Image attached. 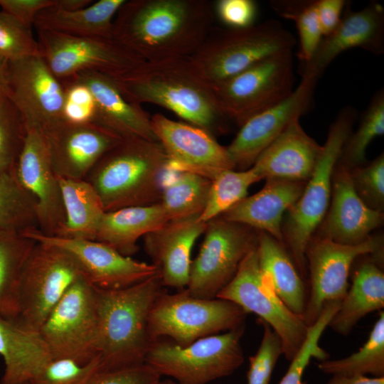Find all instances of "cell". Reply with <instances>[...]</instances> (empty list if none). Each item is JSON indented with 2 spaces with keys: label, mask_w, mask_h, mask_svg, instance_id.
Wrapping results in <instances>:
<instances>
[{
  "label": "cell",
  "mask_w": 384,
  "mask_h": 384,
  "mask_svg": "<svg viewBox=\"0 0 384 384\" xmlns=\"http://www.w3.org/2000/svg\"><path fill=\"white\" fill-rule=\"evenodd\" d=\"M206 228V223L198 217L170 220L144 236L145 252L158 269L164 287L178 290L187 287L192 249Z\"/></svg>",
  "instance_id": "obj_24"
},
{
  "label": "cell",
  "mask_w": 384,
  "mask_h": 384,
  "mask_svg": "<svg viewBox=\"0 0 384 384\" xmlns=\"http://www.w3.org/2000/svg\"><path fill=\"white\" fill-rule=\"evenodd\" d=\"M384 134V92L379 90L371 100L357 130L346 141L339 162L349 169L366 161V149L377 137Z\"/></svg>",
  "instance_id": "obj_39"
},
{
  "label": "cell",
  "mask_w": 384,
  "mask_h": 384,
  "mask_svg": "<svg viewBox=\"0 0 384 384\" xmlns=\"http://www.w3.org/2000/svg\"><path fill=\"white\" fill-rule=\"evenodd\" d=\"M346 4L344 0L315 1L317 19L324 37L331 34L338 26Z\"/></svg>",
  "instance_id": "obj_51"
},
{
  "label": "cell",
  "mask_w": 384,
  "mask_h": 384,
  "mask_svg": "<svg viewBox=\"0 0 384 384\" xmlns=\"http://www.w3.org/2000/svg\"><path fill=\"white\" fill-rule=\"evenodd\" d=\"M38 230L36 202L15 171L0 173V230L23 233Z\"/></svg>",
  "instance_id": "obj_37"
},
{
  "label": "cell",
  "mask_w": 384,
  "mask_h": 384,
  "mask_svg": "<svg viewBox=\"0 0 384 384\" xmlns=\"http://www.w3.org/2000/svg\"><path fill=\"white\" fill-rule=\"evenodd\" d=\"M213 4L206 0L125 1L113 37L144 61L192 55L209 36Z\"/></svg>",
  "instance_id": "obj_1"
},
{
  "label": "cell",
  "mask_w": 384,
  "mask_h": 384,
  "mask_svg": "<svg viewBox=\"0 0 384 384\" xmlns=\"http://www.w3.org/2000/svg\"><path fill=\"white\" fill-rule=\"evenodd\" d=\"M99 371L98 356L86 363L70 358H53L26 384H86Z\"/></svg>",
  "instance_id": "obj_44"
},
{
  "label": "cell",
  "mask_w": 384,
  "mask_h": 384,
  "mask_svg": "<svg viewBox=\"0 0 384 384\" xmlns=\"http://www.w3.org/2000/svg\"><path fill=\"white\" fill-rule=\"evenodd\" d=\"M215 13L228 28H243L255 24L257 7L252 0H219Z\"/></svg>",
  "instance_id": "obj_49"
},
{
  "label": "cell",
  "mask_w": 384,
  "mask_h": 384,
  "mask_svg": "<svg viewBox=\"0 0 384 384\" xmlns=\"http://www.w3.org/2000/svg\"><path fill=\"white\" fill-rule=\"evenodd\" d=\"M261 178L252 166L225 170L211 181L206 204L199 220L203 223L220 216L247 196L249 188Z\"/></svg>",
  "instance_id": "obj_38"
},
{
  "label": "cell",
  "mask_w": 384,
  "mask_h": 384,
  "mask_svg": "<svg viewBox=\"0 0 384 384\" xmlns=\"http://www.w3.org/2000/svg\"><path fill=\"white\" fill-rule=\"evenodd\" d=\"M323 150L302 128L299 119L293 121L259 156L252 167L261 179L308 181Z\"/></svg>",
  "instance_id": "obj_26"
},
{
  "label": "cell",
  "mask_w": 384,
  "mask_h": 384,
  "mask_svg": "<svg viewBox=\"0 0 384 384\" xmlns=\"http://www.w3.org/2000/svg\"><path fill=\"white\" fill-rule=\"evenodd\" d=\"M95 289L98 311L97 356L101 371L144 363L152 343L148 334L149 311L164 292L159 271L153 277L127 287Z\"/></svg>",
  "instance_id": "obj_3"
},
{
  "label": "cell",
  "mask_w": 384,
  "mask_h": 384,
  "mask_svg": "<svg viewBox=\"0 0 384 384\" xmlns=\"http://www.w3.org/2000/svg\"><path fill=\"white\" fill-rule=\"evenodd\" d=\"M0 356L5 366L1 384H26L53 359L39 331L6 317H0Z\"/></svg>",
  "instance_id": "obj_28"
},
{
  "label": "cell",
  "mask_w": 384,
  "mask_h": 384,
  "mask_svg": "<svg viewBox=\"0 0 384 384\" xmlns=\"http://www.w3.org/2000/svg\"><path fill=\"white\" fill-rule=\"evenodd\" d=\"M281 242L266 233H258L257 251L260 269L284 304L302 317L307 291L302 274Z\"/></svg>",
  "instance_id": "obj_31"
},
{
  "label": "cell",
  "mask_w": 384,
  "mask_h": 384,
  "mask_svg": "<svg viewBox=\"0 0 384 384\" xmlns=\"http://www.w3.org/2000/svg\"><path fill=\"white\" fill-rule=\"evenodd\" d=\"M383 240L370 236L358 245H343L318 236L312 237L305 252L309 270V289L302 316L312 325L325 306L341 302L348 289V277L353 262L361 256H383Z\"/></svg>",
  "instance_id": "obj_16"
},
{
  "label": "cell",
  "mask_w": 384,
  "mask_h": 384,
  "mask_svg": "<svg viewBox=\"0 0 384 384\" xmlns=\"http://www.w3.org/2000/svg\"><path fill=\"white\" fill-rule=\"evenodd\" d=\"M35 244L22 233L0 230V317L18 315L20 277Z\"/></svg>",
  "instance_id": "obj_34"
},
{
  "label": "cell",
  "mask_w": 384,
  "mask_h": 384,
  "mask_svg": "<svg viewBox=\"0 0 384 384\" xmlns=\"http://www.w3.org/2000/svg\"><path fill=\"white\" fill-rule=\"evenodd\" d=\"M37 55H41L39 46L32 28L0 11V60L12 62Z\"/></svg>",
  "instance_id": "obj_43"
},
{
  "label": "cell",
  "mask_w": 384,
  "mask_h": 384,
  "mask_svg": "<svg viewBox=\"0 0 384 384\" xmlns=\"http://www.w3.org/2000/svg\"><path fill=\"white\" fill-rule=\"evenodd\" d=\"M356 110H342L331 124L326 143L311 178L282 223L283 241L302 277L306 272L305 252L314 231L322 223L331 195V181L343 145L351 134Z\"/></svg>",
  "instance_id": "obj_5"
},
{
  "label": "cell",
  "mask_w": 384,
  "mask_h": 384,
  "mask_svg": "<svg viewBox=\"0 0 384 384\" xmlns=\"http://www.w3.org/2000/svg\"><path fill=\"white\" fill-rule=\"evenodd\" d=\"M14 171L36 200L38 230L57 236L65 223V208L58 176L52 166L46 138L39 132L26 129Z\"/></svg>",
  "instance_id": "obj_20"
},
{
  "label": "cell",
  "mask_w": 384,
  "mask_h": 384,
  "mask_svg": "<svg viewBox=\"0 0 384 384\" xmlns=\"http://www.w3.org/2000/svg\"><path fill=\"white\" fill-rule=\"evenodd\" d=\"M58 176L85 179L100 158L122 139L95 122H63L44 136Z\"/></svg>",
  "instance_id": "obj_21"
},
{
  "label": "cell",
  "mask_w": 384,
  "mask_h": 384,
  "mask_svg": "<svg viewBox=\"0 0 384 384\" xmlns=\"http://www.w3.org/2000/svg\"><path fill=\"white\" fill-rule=\"evenodd\" d=\"M347 4L338 26L322 38L311 58L304 63L303 72L320 78L339 54L351 48H361L375 55L383 53V6L373 2L359 11H352Z\"/></svg>",
  "instance_id": "obj_23"
},
{
  "label": "cell",
  "mask_w": 384,
  "mask_h": 384,
  "mask_svg": "<svg viewBox=\"0 0 384 384\" xmlns=\"http://www.w3.org/2000/svg\"><path fill=\"white\" fill-rule=\"evenodd\" d=\"M356 192L371 209H384V156H378L369 164L350 169Z\"/></svg>",
  "instance_id": "obj_45"
},
{
  "label": "cell",
  "mask_w": 384,
  "mask_h": 384,
  "mask_svg": "<svg viewBox=\"0 0 384 384\" xmlns=\"http://www.w3.org/2000/svg\"><path fill=\"white\" fill-rule=\"evenodd\" d=\"M65 220L57 237L95 240L105 213L101 199L93 186L85 179L58 176Z\"/></svg>",
  "instance_id": "obj_33"
},
{
  "label": "cell",
  "mask_w": 384,
  "mask_h": 384,
  "mask_svg": "<svg viewBox=\"0 0 384 384\" xmlns=\"http://www.w3.org/2000/svg\"><path fill=\"white\" fill-rule=\"evenodd\" d=\"M4 84L26 129L46 136L65 122L63 85L41 55L5 62Z\"/></svg>",
  "instance_id": "obj_15"
},
{
  "label": "cell",
  "mask_w": 384,
  "mask_h": 384,
  "mask_svg": "<svg viewBox=\"0 0 384 384\" xmlns=\"http://www.w3.org/2000/svg\"><path fill=\"white\" fill-rule=\"evenodd\" d=\"M326 384H384V377L336 374Z\"/></svg>",
  "instance_id": "obj_52"
},
{
  "label": "cell",
  "mask_w": 384,
  "mask_h": 384,
  "mask_svg": "<svg viewBox=\"0 0 384 384\" xmlns=\"http://www.w3.org/2000/svg\"><path fill=\"white\" fill-rule=\"evenodd\" d=\"M271 6L279 16L295 23L299 43L297 57L304 63H307L323 38L315 1H273Z\"/></svg>",
  "instance_id": "obj_40"
},
{
  "label": "cell",
  "mask_w": 384,
  "mask_h": 384,
  "mask_svg": "<svg viewBox=\"0 0 384 384\" xmlns=\"http://www.w3.org/2000/svg\"><path fill=\"white\" fill-rule=\"evenodd\" d=\"M296 43L279 21L270 19L243 28L219 29L189 58L213 86L267 58L292 50Z\"/></svg>",
  "instance_id": "obj_6"
},
{
  "label": "cell",
  "mask_w": 384,
  "mask_h": 384,
  "mask_svg": "<svg viewBox=\"0 0 384 384\" xmlns=\"http://www.w3.org/2000/svg\"><path fill=\"white\" fill-rule=\"evenodd\" d=\"M219 216L206 223L200 250L191 262L186 290L192 296L215 299L233 278L257 243L258 233Z\"/></svg>",
  "instance_id": "obj_14"
},
{
  "label": "cell",
  "mask_w": 384,
  "mask_h": 384,
  "mask_svg": "<svg viewBox=\"0 0 384 384\" xmlns=\"http://www.w3.org/2000/svg\"><path fill=\"white\" fill-rule=\"evenodd\" d=\"M263 327L262 338L256 353L249 358L247 384H269L274 366L282 354V344L277 333L258 319Z\"/></svg>",
  "instance_id": "obj_46"
},
{
  "label": "cell",
  "mask_w": 384,
  "mask_h": 384,
  "mask_svg": "<svg viewBox=\"0 0 384 384\" xmlns=\"http://www.w3.org/2000/svg\"><path fill=\"white\" fill-rule=\"evenodd\" d=\"M61 83L64 87V120L73 124L95 122L97 107L89 88L83 83L73 80Z\"/></svg>",
  "instance_id": "obj_47"
},
{
  "label": "cell",
  "mask_w": 384,
  "mask_h": 384,
  "mask_svg": "<svg viewBox=\"0 0 384 384\" xmlns=\"http://www.w3.org/2000/svg\"><path fill=\"white\" fill-rule=\"evenodd\" d=\"M125 1L100 0L72 11L53 4L38 13L33 27L75 36L112 38L114 18Z\"/></svg>",
  "instance_id": "obj_32"
},
{
  "label": "cell",
  "mask_w": 384,
  "mask_h": 384,
  "mask_svg": "<svg viewBox=\"0 0 384 384\" xmlns=\"http://www.w3.org/2000/svg\"><path fill=\"white\" fill-rule=\"evenodd\" d=\"M162 186L159 203L169 221L200 218L208 198L211 181L202 176L177 172Z\"/></svg>",
  "instance_id": "obj_35"
},
{
  "label": "cell",
  "mask_w": 384,
  "mask_h": 384,
  "mask_svg": "<svg viewBox=\"0 0 384 384\" xmlns=\"http://www.w3.org/2000/svg\"><path fill=\"white\" fill-rule=\"evenodd\" d=\"M114 80L124 97L134 105L162 107L211 134L227 129L228 119L212 87L189 57L144 61Z\"/></svg>",
  "instance_id": "obj_2"
},
{
  "label": "cell",
  "mask_w": 384,
  "mask_h": 384,
  "mask_svg": "<svg viewBox=\"0 0 384 384\" xmlns=\"http://www.w3.org/2000/svg\"><path fill=\"white\" fill-rule=\"evenodd\" d=\"M168 221L159 203L105 212L95 240L131 257L139 250L137 242L141 237L159 229Z\"/></svg>",
  "instance_id": "obj_30"
},
{
  "label": "cell",
  "mask_w": 384,
  "mask_h": 384,
  "mask_svg": "<svg viewBox=\"0 0 384 384\" xmlns=\"http://www.w3.org/2000/svg\"><path fill=\"white\" fill-rule=\"evenodd\" d=\"M81 277H85L81 268L68 252L36 242L21 271L16 319L38 331L53 307Z\"/></svg>",
  "instance_id": "obj_10"
},
{
  "label": "cell",
  "mask_w": 384,
  "mask_h": 384,
  "mask_svg": "<svg viewBox=\"0 0 384 384\" xmlns=\"http://www.w3.org/2000/svg\"><path fill=\"white\" fill-rule=\"evenodd\" d=\"M22 234L35 242L53 245L68 252L79 264L85 278L99 289L127 287L158 272V269L153 264L124 256L96 240L48 236L37 229Z\"/></svg>",
  "instance_id": "obj_18"
},
{
  "label": "cell",
  "mask_w": 384,
  "mask_h": 384,
  "mask_svg": "<svg viewBox=\"0 0 384 384\" xmlns=\"http://www.w3.org/2000/svg\"><path fill=\"white\" fill-rule=\"evenodd\" d=\"M247 314L235 303L192 296L183 289L174 294L163 292L149 314L148 334L153 343L163 337L180 346L245 325Z\"/></svg>",
  "instance_id": "obj_7"
},
{
  "label": "cell",
  "mask_w": 384,
  "mask_h": 384,
  "mask_svg": "<svg viewBox=\"0 0 384 384\" xmlns=\"http://www.w3.org/2000/svg\"><path fill=\"white\" fill-rule=\"evenodd\" d=\"M55 0H0L2 11L25 26L32 28L36 16L43 9L54 4Z\"/></svg>",
  "instance_id": "obj_50"
},
{
  "label": "cell",
  "mask_w": 384,
  "mask_h": 384,
  "mask_svg": "<svg viewBox=\"0 0 384 384\" xmlns=\"http://www.w3.org/2000/svg\"><path fill=\"white\" fill-rule=\"evenodd\" d=\"M331 198L318 237L343 245H358L383 223V213L361 200L353 187L350 169L339 161L332 176Z\"/></svg>",
  "instance_id": "obj_22"
},
{
  "label": "cell",
  "mask_w": 384,
  "mask_h": 384,
  "mask_svg": "<svg viewBox=\"0 0 384 384\" xmlns=\"http://www.w3.org/2000/svg\"><path fill=\"white\" fill-rule=\"evenodd\" d=\"M216 298L232 302L245 313H253L277 333L282 354L291 361L304 343L308 326L276 294L260 269L257 246L241 262L230 282Z\"/></svg>",
  "instance_id": "obj_11"
},
{
  "label": "cell",
  "mask_w": 384,
  "mask_h": 384,
  "mask_svg": "<svg viewBox=\"0 0 384 384\" xmlns=\"http://www.w3.org/2000/svg\"><path fill=\"white\" fill-rule=\"evenodd\" d=\"M244 331L245 325L186 346L159 339L151 343L145 363L178 384H207L233 374L242 366L240 340Z\"/></svg>",
  "instance_id": "obj_8"
},
{
  "label": "cell",
  "mask_w": 384,
  "mask_h": 384,
  "mask_svg": "<svg viewBox=\"0 0 384 384\" xmlns=\"http://www.w3.org/2000/svg\"><path fill=\"white\" fill-rule=\"evenodd\" d=\"M319 369L327 374L384 377V312L377 321L365 344L356 353L336 360L320 361Z\"/></svg>",
  "instance_id": "obj_36"
},
{
  "label": "cell",
  "mask_w": 384,
  "mask_h": 384,
  "mask_svg": "<svg viewBox=\"0 0 384 384\" xmlns=\"http://www.w3.org/2000/svg\"><path fill=\"white\" fill-rule=\"evenodd\" d=\"M339 306L340 302L326 305L318 319L308 326L304 343L290 361V366L279 384H306L303 382L302 378L311 358L320 361L329 359V353L320 347L319 343L323 332L328 327Z\"/></svg>",
  "instance_id": "obj_41"
},
{
  "label": "cell",
  "mask_w": 384,
  "mask_h": 384,
  "mask_svg": "<svg viewBox=\"0 0 384 384\" xmlns=\"http://www.w3.org/2000/svg\"><path fill=\"white\" fill-rule=\"evenodd\" d=\"M25 135L23 122L5 95L0 99V173L14 171Z\"/></svg>",
  "instance_id": "obj_42"
},
{
  "label": "cell",
  "mask_w": 384,
  "mask_h": 384,
  "mask_svg": "<svg viewBox=\"0 0 384 384\" xmlns=\"http://www.w3.org/2000/svg\"><path fill=\"white\" fill-rule=\"evenodd\" d=\"M367 256L357 266L352 284L328 326L343 336H347L367 314L384 307L383 257Z\"/></svg>",
  "instance_id": "obj_29"
},
{
  "label": "cell",
  "mask_w": 384,
  "mask_h": 384,
  "mask_svg": "<svg viewBox=\"0 0 384 384\" xmlns=\"http://www.w3.org/2000/svg\"><path fill=\"white\" fill-rule=\"evenodd\" d=\"M319 77L302 73L298 86L286 99L250 118L227 146L228 152L240 170L252 166L259 156L294 120L307 111Z\"/></svg>",
  "instance_id": "obj_19"
},
{
  "label": "cell",
  "mask_w": 384,
  "mask_h": 384,
  "mask_svg": "<svg viewBox=\"0 0 384 384\" xmlns=\"http://www.w3.org/2000/svg\"><path fill=\"white\" fill-rule=\"evenodd\" d=\"M92 0H55L54 6L65 11H77L90 6Z\"/></svg>",
  "instance_id": "obj_53"
},
{
  "label": "cell",
  "mask_w": 384,
  "mask_h": 384,
  "mask_svg": "<svg viewBox=\"0 0 384 384\" xmlns=\"http://www.w3.org/2000/svg\"><path fill=\"white\" fill-rule=\"evenodd\" d=\"M4 65L5 62L0 60V99L5 96Z\"/></svg>",
  "instance_id": "obj_54"
},
{
  "label": "cell",
  "mask_w": 384,
  "mask_h": 384,
  "mask_svg": "<svg viewBox=\"0 0 384 384\" xmlns=\"http://www.w3.org/2000/svg\"><path fill=\"white\" fill-rule=\"evenodd\" d=\"M161 375L146 363L134 366L102 370L86 384H159Z\"/></svg>",
  "instance_id": "obj_48"
},
{
  "label": "cell",
  "mask_w": 384,
  "mask_h": 384,
  "mask_svg": "<svg viewBox=\"0 0 384 384\" xmlns=\"http://www.w3.org/2000/svg\"><path fill=\"white\" fill-rule=\"evenodd\" d=\"M68 80L83 83L92 92L97 107L95 123L122 138L136 137L158 142L151 117L141 106L124 97L113 78L97 72L84 71L65 80Z\"/></svg>",
  "instance_id": "obj_25"
},
{
  "label": "cell",
  "mask_w": 384,
  "mask_h": 384,
  "mask_svg": "<svg viewBox=\"0 0 384 384\" xmlns=\"http://www.w3.org/2000/svg\"><path fill=\"white\" fill-rule=\"evenodd\" d=\"M40 54L61 82L84 71L119 78L144 60L112 38L70 36L36 30Z\"/></svg>",
  "instance_id": "obj_13"
},
{
  "label": "cell",
  "mask_w": 384,
  "mask_h": 384,
  "mask_svg": "<svg viewBox=\"0 0 384 384\" xmlns=\"http://www.w3.org/2000/svg\"><path fill=\"white\" fill-rule=\"evenodd\" d=\"M306 183L279 178L266 179L260 191L246 196L220 217L266 233L282 242L284 213L299 198Z\"/></svg>",
  "instance_id": "obj_27"
},
{
  "label": "cell",
  "mask_w": 384,
  "mask_h": 384,
  "mask_svg": "<svg viewBox=\"0 0 384 384\" xmlns=\"http://www.w3.org/2000/svg\"><path fill=\"white\" fill-rule=\"evenodd\" d=\"M53 358L86 363L97 356L98 311L95 287L81 277L68 289L39 329Z\"/></svg>",
  "instance_id": "obj_12"
},
{
  "label": "cell",
  "mask_w": 384,
  "mask_h": 384,
  "mask_svg": "<svg viewBox=\"0 0 384 384\" xmlns=\"http://www.w3.org/2000/svg\"><path fill=\"white\" fill-rule=\"evenodd\" d=\"M151 123L167 156L168 169L196 174L210 181L223 171L235 169L227 146L207 131L160 113L151 117Z\"/></svg>",
  "instance_id": "obj_17"
},
{
  "label": "cell",
  "mask_w": 384,
  "mask_h": 384,
  "mask_svg": "<svg viewBox=\"0 0 384 384\" xmlns=\"http://www.w3.org/2000/svg\"><path fill=\"white\" fill-rule=\"evenodd\" d=\"M159 384H178V383L171 379H168L165 380H160Z\"/></svg>",
  "instance_id": "obj_55"
},
{
  "label": "cell",
  "mask_w": 384,
  "mask_h": 384,
  "mask_svg": "<svg viewBox=\"0 0 384 384\" xmlns=\"http://www.w3.org/2000/svg\"><path fill=\"white\" fill-rule=\"evenodd\" d=\"M292 50L267 58L211 86L225 117L241 127L254 115L279 103L294 90Z\"/></svg>",
  "instance_id": "obj_9"
},
{
  "label": "cell",
  "mask_w": 384,
  "mask_h": 384,
  "mask_svg": "<svg viewBox=\"0 0 384 384\" xmlns=\"http://www.w3.org/2000/svg\"><path fill=\"white\" fill-rule=\"evenodd\" d=\"M167 156L158 142L123 138L107 151L85 180L98 193L105 212L159 203Z\"/></svg>",
  "instance_id": "obj_4"
}]
</instances>
